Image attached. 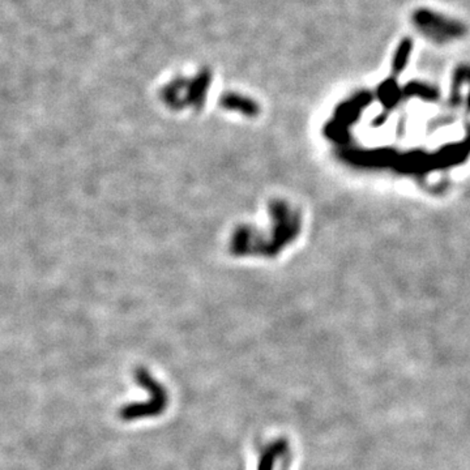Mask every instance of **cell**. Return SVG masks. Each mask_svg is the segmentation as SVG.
I'll use <instances>...</instances> for the list:
<instances>
[{
  "instance_id": "obj_2",
  "label": "cell",
  "mask_w": 470,
  "mask_h": 470,
  "mask_svg": "<svg viewBox=\"0 0 470 470\" xmlns=\"http://www.w3.org/2000/svg\"><path fill=\"white\" fill-rule=\"evenodd\" d=\"M413 24L424 37L435 43H448L459 40L466 34V26L432 12L430 9H418L413 15Z\"/></svg>"
},
{
  "instance_id": "obj_3",
  "label": "cell",
  "mask_w": 470,
  "mask_h": 470,
  "mask_svg": "<svg viewBox=\"0 0 470 470\" xmlns=\"http://www.w3.org/2000/svg\"><path fill=\"white\" fill-rule=\"evenodd\" d=\"M287 452H289V444L285 439L274 440L262 451L257 464V470H273L277 459L285 457Z\"/></svg>"
},
{
  "instance_id": "obj_7",
  "label": "cell",
  "mask_w": 470,
  "mask_h": 470,
  "mask_svg": "<svg viewBox=\"0 0 470 470\" xmlns=\"http://www.w3.org/2000/svg\"><path fill=\"white\" fill-rule=\"evenodd\" d=\"M289 461H290V460H289V457H287V454L285 459H284V465H282V469L281 470H287V468H289Z\"/></svg>"
},
{
  "instance_id": "obj_4",
  "label": "cell",
  "mask_w": 470,
  "mask_h": 470,
  "mask_svg": "<svg viewBox=\"0 0 470 470\" xmlns=\"http://www.w3.org/2000/svg\"><path fill=\"white\" fill-rule=\"evenodd\" d=\"M413 50V41L412 38H405L401 41L399 48L396 50V54L393 56V63H392V70L395 73H400L405 68L407 64V60L410 58Z\"/></svg>"
},
{
  "instance_id": "obj_6",
  "label": "cell",
  "mask_w": 470,
  "mask_h": 470,
  "mask_svg": "<svg viewBox=\"0 0 470 470\" xmlns=\"http://www.w3.org/2000/svg\"><path fill=\"white\" fill-rule=\"evenodd\" d=\"M223 104L233 109H240L243 112H254L256 110L255 105L252 104L250 100L243 98V97L233 96V95L225 97Z\"/></svg>"
},
{
  "instance_id": "obj_5",
  "label": "cell",
  "mask_w": 470,
  "mask_h": 470,
  "mask_svg": "<svg viewBox=\"0 0 470 470\" xmlns=\"http://www.w3.org/2000/svg\"><path fill=\"white\" fill-rule=\"evenodd\" d=\"M209 79L210 75L208 71H203L200 73L199 76L193 80L191 85V98L195 101H199L201 97L204 96L205 89H207L208 84H209Z\"/></svg>"
},
{
  "instance_id": "obj_1",
  "label": "cell",
  "mask_w": 470,
  "mask_h": 470,
  "mask_svg": "<svg viewBox=\"0 0 470 470\" xmlns=\"http://www.w3.org/2000/svg\"><path fill=\"white\" fill-rule=\"evenodd\" d=\"M135 380L146 390L151 399L144 402L128 404L120 409L119 415L123 421H135L148 417L161 415L169 405V393L159 380H156L148 370L139 367L135 371Z\"/></svg>"
}]
</instances>
